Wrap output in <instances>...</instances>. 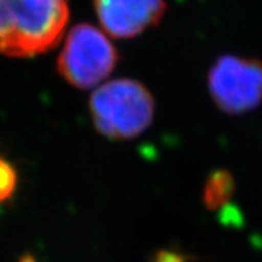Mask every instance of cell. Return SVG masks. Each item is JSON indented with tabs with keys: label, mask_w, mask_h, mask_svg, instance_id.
Here are the masks:
<instances>
[{
	"label": "cell",
	"mask_w": 262,
	"mask_h": 262,
	"mask_svg": "<svg viewBox=\"0 0 262 262\" xmlns=\"http://www.w3.org/2000/svg\"><path fill=\"white\" fill-rule=\"evenodd\" d=\"M70 19L67 0H0V53L30 57L60 41Z\"/></svg>",
	"instance_id": "obj_1"
},
{
	"label": "cell",
	"mask_w": 262,
	"mask_h": 262,
	"mask_svg": "<svg viewBox=\"0 0 262 262\" xmlns=\"http://www.w3.org/2000/svg\"><path fill=\"white\" fill-rule=\"evenodd\" d=\"M90 111L95 128L101 135L128 140L141 135L152 124L155 100L136 80H112L92 93Z\"/></svg>",
	"instance_id": "obj_2"
},
{
	"label": "cell",
	"mask_w": 262,
	"mask_h": 262,
	"mask_svg": "<svg viewBox=\"0 0 262 262\" xmlns=\"http://www.w3.org/2000/svg\"><path fill=\"white\" fill-rule=\"evenodd\" d=\"M117 60V50L103 31L91 24H77L67 35L57 71L75 88L91 90L110 76Z\"/></svg>",
	"instance_id": "obj_3"
},
{
	"label": "cell",
	"mask_w": 262,
	"mask_h": 262,
	"mask_svg": "<svg viewBox=\"0 0 262 262\" xmlns=\"http://www.w3.org/2000/svg\"><path fill=\"white\" fill-rule=\"evenodd\" d=\"M208 85L213 101L230 115L248 112L262 103V63L223 56L210 68Z\"/></svg>",
	"instance_id": "obj_4"
},
{
	"label": "cell",
	"mask_w": 262,
	"mask_h": 262,
	"mask_svg": "<svg viewBox=\"0 0 262 262\" xmlns=\"http://www.w3.org/2000/svg\"><path fill=\"white\" fill-rule=\"evenodd\" d=\"M93 4L103 30L117 39L137 36L156 26L166 8L165 0H93Z\"/></svg>",
	"instance_id": "obj_5"
},
{
	"label": "cell",
	"mask_w": 262,
	"mask_h": 262,
	"mask_svg": "<svg viewBox=\"0 0 262 262\" xmlns=\"http://www.w3.org/2000/svg\"><path fill=\"white\" fill-rule=\"evenodd\" d=\"M234 193V179L228 170H214L206 180L203 200L209 210H221Z\"/></svg>",
	"instance_id": "obj_6"
},
{
	"label": "cell",
	"mask_w": 262,
	"mask_h": 262,
	"mask_svg": "<svg viewBox=\"0 0 262 262\" xmlns=\"http://www.w3.org/2000/svg\"><path fill=\"white\" fill-rule=\"evenodd\" d=\"M17 186V172L15 166L0 156V204L10 200Z\"/></svg>",
	"instance_id": "obj_7"
},
{
	"label": "cell",
	"mask_w": 262,
	"mask_h": 262,
	"mask_svg": "<svg viewBox=\"0 0 262 262\" xmlns=\"http://www.w3.org/2000/svg\"><path fill=\"white\" fill-rule=\"evenodd\" d=\"M190 259L192 258L189 256H185L176 250L161 249L153 254L150 262H190Z\"/></svg>",
	"instance_id": "obj_8"
},
{
	"label": "cell",
	"mask_w": 262,
	"mask_h": 262,
	"mask_svg": "<svg viewBox=\"0 0 262 262\" xmlns=\"http://www.w3.org/2000/svg\"><path fill=\"white\" fill-rule=\"evenodd\" d=\"M221 219H223V223L225 225H230V226H241L244 223L243 214L237 209L236 206L228 205L224 206L223 209H221Z\"/></svg>",
	"instance_id": "obj_9"
},
{
	"label": "cell",
	"mask_w": 262,
	"mask_h": 262,
	"mask_svg": "<svg viewBox=\"0 0 262 262\" xmlns=\"http://www.w3.org/2000/svg\"><path fill=\"white\" fill-rule=\"evenodd\" d=\"M19 262H36V259L33 258V256H31V254H24L23 257H20Z\"/></svg>",
	"instance_id": "obj_10"
}]
</instances>
